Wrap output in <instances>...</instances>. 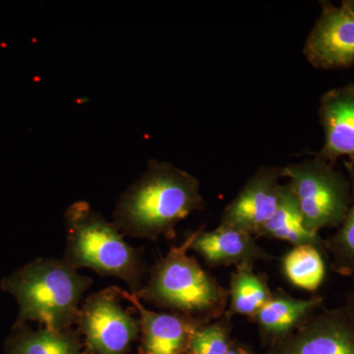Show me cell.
Listing matches in <instances>:
<instances>
[{
  "instance_id": "20",
  "label": "cell",
  "mask_w": 354,
  "mask_h": 354,
  "mask_svg": "<svg viewBox=\"0 0 354 354\" xmlns=\"http://www.w3.org/2000/svg\"><path fill=\"white\" fill-rule=\"evenodd\" d=\"M227 354H256L253 348L249 344L244 342L232 339L230 348L228 349Z\"/></svg>"
},
{
  "instance_id": "1",
  "label": "cell",
  "mask_w": 354,
  "mask_h": 354,
  "mask_svg": "<svg viewBox=\"0 0 354 354\" xmlns=\"http://www.w3.org/2000/svg\"><path fill=\"white\" fill-rule=\"evenodd\" d=\"M204 209L196 177L169 162L150 160L147 171L118 199L113 223L127 236L174 239L177 225Z\"/></svg>"
},
{
  "instance_id": "4",
  "label": "cell",
  "mask_w": 354,
  "mask_h": 354,
  "mask_svg": "<svg viewBox=\"0 0 354 354\" xmlns=\"http://www.w3.org/2000/svg\"><path fill=\"white\" fill-rule=\"evenodd\" d=\"M66 249L64 259L75 269L93 270L127 283L136 295L144 285L146 266L125 235L88 203H73L65 212Z\"/></svg>"
},
{
  "instance_id": "14",
  "label": "cell",
  "mask_w": 354,
  "mask_h": 354,
  "mask_svg": "<svg viewBox=\"0 0 354 354\" xmlns=\"http://www.w3.org/2000/svg\"><path fill=\"white\" fill-rule=\"evenodd\" d=\"M255 237L286 241L292 246L311 244L318 247L327 257L325 239L320 234H312L306 230L297 198L288 183L283 184L278 208L274 215Z\"/></svg>"
},
{
  "instance_id": "3",
  "label": "cell",
  "mask_w": 354,
  "mask_h": 354,
  "mask_svg": "<svg viewBox=\"0 0 354 354\" xmlns=\"http://www.w3.org/2000/svg\"><path fill=\"white\" fill-rule=\"evenodd\" d=\"M93 285L62 258H38L2 281V290L19 304L15 326L37 322L55 332L71 330L78 319L80 302Z\"/></svg>"
},
{
  "instance_id": "5",
  "label": "cell",
  "mask_w": 354,
  "mask_h": 354,
  "mask_svg": "<svg viewBox=\"0 0 354 354\" xmlns=\"http://www.w3.org/2000/svg\"><path fill=\"white\" fill-rule=\"evenodd\" d=\"M281 171L297 198L308 232L319 234L342 225L353 200L348 176L316 155L281 167Z\"/></svg>"
},
{
  "instance_id": "11",
  "label": "cell",
  "mask_w": 354,
  "mask_h": 354,
  "mask_svg": "<svg viewBox=\"0 0 354 354\" xmlns=\"http://www.w3.org/2000/svg\"><path fill=\"white\" fill-rule=\"evenodd\" d=\"M319 118L324 145L317 157L332 165L346 158L354 167V83L327 91L320 99Z\"/></svg>"
},
{
  "instance_id": "12",
  "label": "cell",
  "mask_w": 354,
  "mask_h": 354,
  "mask_svg": "<svg viewBox=\"0 0 354 354\" xmlns=\"http://www.w3.org/2000/svg\"><path fill=\"white\" fill-rule=\"evenodd\" d=\"M255 237L244 230L218 225L213 230H198L191 245L209 267L254 266L259 261H271L272 256L256 241Z\"/></svg>"
},
{
  "instance_id": "13",
  "label": "cell",
  "mask_w": 354,
  "mask_h": 354,
  "mask_svg": "<svg viewBox=\"0 0 354 354\" xmlns=\"http://www.w3.org/2000/svg\"><path fill=\"white\" fill-rule=\"evenodd\" d=\"M324 298L315 295L299 299L283 288L272 291V297L251 322L257 326L263 346L270 348L297 332L322 306Z\"/></svg>"
},
{
  "instance_id": "8",
  "label": "cell",
  "mask_w": 354,
  "mask_h": 354,
  "mask_svg": "<svg viewBox=\"0 0 354 354\" xmlns=\"http://www.w3.org/2000/svg\"><path fill=\"white\" fill-rule=\"evenodd\" d=\"M321 13L304 46L314 68L346 69L354 66V14L346 7L321 2Z\"/></svg>"
},
{
  "instance_id": "22",
  "label": "cell",
  "mask_w": 354,
  "mask_h": 354,
  "mask_svg": "<svg viewBox=\"0 0 354 354\" xmlns=\"http://www.w3.org/2000/svg\"><path fill=\"white\" fill-rule=\"evenodd\" d=\"M342 6L346 7L348 11L354 14V0H344L342 2Z\"/></svg>"
},
{
  "instance_id": "10",
  "label": "cell",
  "mask_w": 354,
  "mask_h": 354,
  "mask_svg": "<svg viewBox=\"0 0 354 354\" xmlns=\"http://www.w3.org/2000/svg\"><path fill=\"white\" fill-rule=\"evenodd\" d=\"M122 297L139 314L138 354H187L193 333L204 323L180 314L149 310L130 291L122 290Z\"/></svg>"
},
{
  "instance_id": "15",
  "label": "cell",
  "mask_w": 354,
  "mask_h": 354,
  "mask_svg": "<svg viewBox=\"0 0 354 354\" xmlns=\"http://www.w3.org/2000/svg\"><path fill=\"white\" fill-rule=\"evenodd\" d=\"M6 354H86L80 335L73 330L55 332L34 330L26 325L15 326L7 339Z\"/></svg>"
},
{
  "instance_id": "9",
  "label": "cell",
  "mask_w": 354,
  "mask_h": 354,
  "mask_svg": "<svg viewBox=\"0 0 354 354\" xmlns=\"http://www.w3.org/2000/svg\"><path fill=\"white\" fill-rule=\"evenodd\" d=\"M281 178V167H259L225 206L220 225L239 228L255 237L278 208Z\"/></svg>"
},
{
  "instance_id": "6",
  "label": "cell",
  "mask_w": 354,
  "mask_h": 354,
  "mask_svg": "<svg viewBox=\"0 0 354 354\" xmlns=\"http://www.w3.org/2000/svg\"><path fill=\"white\" fill-rule=\"evenodd\" d=\"M122 290L92 293L79 309L76 325L86 354H127L140 337V320L121 304Z\"/></svg>"
},
{
  "instance_id": "16",
  "label": "cell",
  "mask_w": 354,
  "mask_h": 354,
  "mask_svg": "<svg viewBox=\"0 0 354 354\" xmlns=\"http://www.w3.org/2000/svg\"><path fill=\"white\" fill-rule=\"evenodd\" d=\"M269 279L254 271V266L235 267L230 274L228 309L230 317L246 316L250 320L272 297Z\"/></svg>"
},
{
  "instance_id": "18",
  "label": "cell",
  "mask_w": 354,
  "mask_h": 354,
  "mask_svg": "<svg viewBox=\"0 0 354 354\" xmlns=\"http://www.w3.org/2000/svg\"><path fill=\"white\" fill-rule=\"evenodd\" d=\"M344 165L351 181L353 200L342 225L325 239V248L330 270L339 276L351 277L354 274V167L348 162Z\"/></svg>"
},
{
  "instance_id": "17",
  "label": "cell",
  "mask_w": 354,
  "mask_h": 354,
  "mask_svg": "<svg viewBox=\"0 0 354 354\" xmlns=\"http://www.w3.org/2000/svg\"><path fill=\"white\" fill-rule=\"evenodd\" d=\"M326 255L311 244L292 246L281 259L286 279L300 290L315 292L326 278Z\"/></svg>"
},
{
  "instance_id": "19",
  "label": "cell",
  "mask_w": 354,
  "mask_h": 354,
  "mask_svg": "<svg viewBox=\"0 0 354 354\" xmlns=\"http://www.w3.org/2000/svg\"><path fill=\"white\" fill-rule=\"evenodd\" d=\"M232 319L225 311L216 320L199 326L191 337L187 354H227L234 339Z\"/></svg>"
},
{
  "instance_id": "21",
  "label": "cell",
  "mask_w": 354,
  "mask_h": 354,
  "mask_svg": "<svg viewBox=\"0 0 354 354\" xmlns=\"http://www.w3.org/2000/svg\"><path fill=\"white\" fill-rule=\"evenodd\" d=\"M351 278L353 279L351 290H349L348 292L346 293V302H344V305H346V308H348L354 316V274L351 277Z\"/></svg>"
},
{
  "instance_id": "2",
  "label": "cell",
  "mask_w": 354,
  "mask_h": 354,
  "mask_svg": "<svg viewBox=\"0 0 354 354\" xmlns=\"http://www.w3.org/2000/svg\"><path fill=\"white\" fill-rule=\"evenodd\" d=\"M197 232H190L183 243L172 246L153 265L135 295L158 308L206 324L227 311L228 290L188 255Z\"/></svg>"
},
{
  "instance_id": "7",
  "label": "cell",
  "mask_w": 354,
  "mask_h": 354,
  "mask_svg": "<svg viewBox=\"0 0 354 354\" xmlns=\"http://www.w3.org/2000/svg\"><path fill=\"white\" fill-rule=\"evenodd\" d=\"M260 354H354V316L346 305L316 312L290 337Z\"/></svg>"
}]
</instances>
